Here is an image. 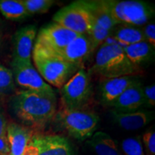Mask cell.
I'll return each instance as SVG.
<instances>
[{
    "mask_svg": "<svg viewBox=\"0 0 155 155\" xmlns=\"http://www.w3.org/2000/svg\"><path fill=\"white\" fill-rule=\"evenodd\" d=\"M9 110L22 125L32 131L43 130L53 121L57 111L55 92L19 90L9 100Z\"/></svg>",
    "mask_w": 155,
    "mask_h": 155,
    "instance_id": "cell-1",
    "label": "cell"
},
{
    "mask_svg": "<svg viewBox=\"0 0 155 155\" xmlns=\"http://www.w3.org/2000/svg\"><path fill=\"white\" fill-rule=\"evenodd\" d=\"M141 73V68L129 61L121 46L117 43L104 42L98 48L94 64L88 73L98 75L104 78H115L139 75Z\"/></svg>",
    "mask_w": 155,
    "mask_h": 155,
    "instance_id": "cell-2",
    "label": "cell"
},
{
    "mask_svg": "<svg viewBox=\"0 0 155 155\" xmlns=\"http://www.w3.org/2000/svg\"><path fill=\"white\" fill-rule=\"evenodd\" d=\"M32 58L39 74L46 82L61 88L78 72L77 65L64 61L50 50L35 42Z\"/></svg>",
    "mask_w": 155,
    "mask_h": 155,
    "instance_id": "cell-3",
    "label": "cell"
},
{
    "mask_svg": "<svg viewBox=\"0 0 155 155\" xmlns=\"http://www.w3.org/2000/svg\"><path fill=\"white\" fill-rule=\"evenodd\" d=\"M53 121L71 137L84 141L95 133L99 116L88 109L69 110L62 107L56 111Z\"/></svg>",
    "mask_w": 155,
    "mask_h": 155,
    "instance_id": "cell-4",
    "label": "cell"
},
{
    "mask_svg": "<svg viewBox=\"0 0 155 155\" xmlns=\"http://www.w3.org/2000/svg\"><path fill=\"white\" fill-rule=\"evenodd\" d=\"M110 15L116 24L143 27L154 17V7L139 0H105Z\"/></svg>",
    "mask_w": 155,
    "mask_h": 155,
    "instance_id": "cell-5",
    "label": "cell"
},
{
    "mask_svg": "<svg viewBox=\"0 0 155 155\" xmlns=\"http://www.w3.org/2000/svg\"><path fill=\"white\" fill-rule=\"evenodd\" d=\"M62 107L69 110L88 109L92 101L94 88L90 74L83 68L60 88Z\"/></svg>",
    "mask_w": 155,
    "mask_h": 155,
    "instance_id": "cell-6",
    "label": "cell"
},
{
    "mask_svg": "<svg viewBox=\"0 0 155 155\" xmlns=\"http://www.w3.org/2000/svg\"><path fill=\"white\" fill-rule=\"evenodd\" d=\"M53 22L79 35H87L92 28L93 19L83 1L63 7L53 17Z\"/></svg>",
    "mask_w": 155,
    "mask_h": 155,
    "instance_id": "cell-7",
    "label": "cell"
},
{
    "mask_svg": "<svg viewBox=\"0 0 155 155\" xmlns=\"http://www.w3.org/2000/svg\"><path fill=\"white\" fill-rule=\"evenodd\" d=\"M15 83L22 90L54 93L53 88L45 81L39 74L32 61H21L12 60L11 63Z\"/></svg>",
    "mask_w": 155,
    "mask_h": 155,
    "instance_id": "cell-8",
    "label": "cell"
},
{
    "mask_svg": "<svg viewBox=\"0 0 155 155\" xmlns=\"http://www.w3.org/2000/svg\"><path fill=\"white\" fill-rule=\"evenodd\" d=\"M25 155H72V150L65 137L35 133Z\"/></svg>",
    "mask_w": 155,
    "mask_h": 155,
    "instance_id": "cell-9",
    "label": "cell"
},
{
    "mask_svg": "<svg viewBox=\"0 0 155 155\" xmlns=\"http://www.w3.org/2000/svg\"><path fill=\"white\" fill-rule=\"evenodd\" d=\"M79 35H81L53 22L39 30L35 42L51 51L57 52L66 47Z\"/></svg>",
    "mask_w": 155,
    "mask_h": 155,
    "instance_id": "cell-10",
    "label": "cell"
},
{
    "mask_svg": "<svg viewBox=\"0 0 155 155\" xmlns=\"http://www.w3.org/2000/svg\"><path fill=\"white\" fill-rule=\"evenodd\" d=\"M141 83L139 75H127L115 78H104L98 87L100 102L108 106L130 87Z\"/></svg>",
    "mask_w": 155,
    "mask_h": 155,
    "instance_id": "cell-11",
    "label": "cell"
},
{
    "mask_svg": "<svg viewBox=\"0 0 155 155\" xmlns=\"http://www.w3.org/2000/svg\"><path fill=\"white\" fill-rule=\"evenodd\" d=\"M94 48L86 35H81L63 49L53 52L64 61L83 68V65L94 53ZM51 51V50H50Z\"/></svg>",
    "mask_w": 155,
    "mask_h": 155,
    "instance_id": "cell-12",
    "label": "cell"
},
{
    "mask_svg": "<svg viewBox=\"0 0 155 155\" xmlns=\"http://www.w3.org/2000/svg\"><path fill=\"white\" fill-rule=\"evenodd\" d=\"M37 28L27 25L17 30L13 36V59L21 61H32V50L35 42Z\"/></svg>",
    "mask_w": 155,
    "mask_h": 155,
    "instance_id": "cell-13",
    "label": "cell"
},
{
    "mask_svg": "<svg viewBox=\"0 0 155 155\" xmlns=\"http://www.w3.org/2000/svg\"><path fill=\"white\" fill-rule=\"evenodd\" d=\"M111 114L114 123L127 131H134L141 129L154 118V111L143 108L125 112L112 110Z\"/></svg>",
    "mask_w": 155,
    "mask_h": 155,
    "instance_id": "cell-14",
    "label": "cell"
},
{
    "mask_svg": "<svg viewBox=\"0 0 155 155\" xmlns=\"http://www.w3.org/2000/svg\"><path fill=\"white\" fill-rule=\"evenodd\" d=\"M34 134V131L22 124L15 122L7 124V139L10 148L9 155H25Z\"/></svg>",
    "mask_w": 155,
    "mask_h": 155,
    "instance_id": "cell-15",
    "label": "cell"
},
{
    "mask_svg": "<svg viewBox=\"0 0 155 155\" xmlns=\"http://www.w3.org/2000/svg\"><path fill=\"white\" fill-rule=\"evenodd\" d=\"M142 83H139L126 90L110 104V107L117 111H133L144 106Z\"/></svg>",
    "mask_w": 155,
    "mask_h": 155,
    "instance_id": "cell-16",
    "label": "cell"
},
{
    "mask_svg": "<svg viewBox=\"0 0 155 155\" xmlns=\"http://www.w3.org/2000/svg\"><path fill=\"white\" fill-rule=\"evenodd\" d=\"M91 15L94 25L112 31L118 24L114 22L106 7L105 0L83 1Z\"/></svg>",
    "mask_w": 155,
    "mask_h": 155,
    "instance_id": "cell-17",
    "label": "cell"
},
{
    "mask_svg": "<svg viewBox=\"0 0 155 155\" xmlns=\"http://www.w3.org/2000/svg\"><path fill=\"white\" fill-rule=\"evenodd\" d=\"M111 37L122 48L145 41L141 28L128 25H116L112 30Z\"/></svg>",
    "mask_w": 155,
    "mask_h": 155,
    "instance_id": "cell-18",
    "label": "cell"
},
{
    "mask_svg": "<svg viewBox=\"0 0 155 155\" xmlns=\"http://www.w3.org/2000/svg\"><path fill=\"white\" fill-rule=\"evenodd\" d=\"M154 48L146 41H141L124 47V51L134 65L140 68L149 63L154 58Z\"/></svg>",
    "mask_w": 155,
    "mask_h": 155,
    "instance_id": "cell-19",
    "label": "cell"
},
{
    "mask_svg": "<svg viewBox=\"0 0 155 155\" xmlns=\"http://www.w3.org/2000/svg\"><path fill=\"white\" fill-rule=\"evenodd\" d=\"M88 144L97 155H122L116 141L109 134L103 131L95 132Z\"/></svg>",
    "mask_w": 155,
    "mask_h": 155,
    "instance_id": "cell-20",
    "label": "cell"
},
{
    "mask_svg": "<svg viewBox=\"0 0 155 155\" xmlns=\"http://www.w3.org/2000/svg\"><path fill=\"white\" fill-rule=\"evenodd\" d=\"M0 12L5 18L13 21L30 16L22 0H0Z\"/></svg>",
    "mask_w": 155,
    "mask_h": 155,
    "instance_id": "cell-21",
    "label": "cell"
},
{
    "mask_svg": "<svg viewBox=\"0 0 155 155\" xmlns=\"http://www.w3.org/2000/svg\"><path fill=\"white\" fill-rule=\"evenodd\" d=\"M122 155H145L140 137H129L121 141Z\"/></svg>",
    "mask_w": 155,
    "mask_h": 155,
    "instance_id": "cell-22",
    "label": "cell"
},
{
    "mask_svg": "<svg viewBox=\"0 0 155 155\" xmlns=\"http://www.w3.org/2000/svg\"><path fill=\"white\" fill-rule=\"evenodd\" d=\"M15 83L11 69L0 65V95L15 93Z\"/></svg>",
    "mask_w": 155,
    "mask_h": 155,
    "instance_id": "cell-23",
    "label": "cell"
},
{
    "mask_svg": "<svg viewBox=\"0 0 155 155\" xmlns=\"http://www.w3.org/2000/svg\"><path fill=\"white\" fill-rule=\"evenodd\" d=\"M29 15L45 14L55 4L53 0H22Z\"/></svg>",
    "mask_w": 155,
    "mask_h": 155,
    "instance_id": "cell-24",
    "label": "cell"
},
{
    "mask_svg": "<svg viewBox=\"0 0 155 155\" xmlns=\"http://www.w3.org/2000/svg\"><path fill=\"white\" fill-rule=\"evenodd\" d=\"M112 31L100 28L96 25H93L92 28L86 35L91 42L94 50L99 48L105 42L106 39L111 37Z\"/></svg>",
    "mask_w": 155,
    "mask_h": 155,
    "instance_id": "cell-25",
    "label": "cell"
},
{
    "mask_svg": "<svg viewBox=\"0 0 155 155\" xmlns=\"http://www.w3.org/2000/svg\"><path fill=\"white\" fill-rule=\"evenodd\" d=\"M143 148L147 155H155V132L151 129L146 131L142 136Z\"/></svg>",
    "mask_w": 155,
    "mask_h": 155,
    "instance_id": "cell-26",
    "label": "cell"
},
{
    "mask_svg": "<svg viewBox=\"0 0 155 155\" xmlns=\"http://www.w3.org/2000/svg\"><path fill=\"white\" fill-rule=\"evenodd\" d=\"M142 32L145 41L155 48V25L154 22L147 23L143 26Z\"/></svg>",
    "mask_w": 155,
    "mask_h": 155,
    "instance_id": "cell-27",
    "label": "cell"
},
{
    "mask_svg": "<svg viewBox=\"0 0 155 155\" xmlns=\"http://www.w3.org/2000/svg\"><path fill=\"white\" fill-rule=\"evenodd\" d=\"M144 106L152 108L155 106V85L152 84L143 88Z\"/></svg>",
    "mask_w": 155,
    "mask_h": 155,
    "instance_id": "cell-28",
    "label": "cell"
},
{
    "mask_svg": "<svg viewBox=\"0 0 155 155\" xmlns=\"http://www.w3.org/2000/svg\"><path fill=\"white\" fill-rule=\"evenodd\" d=\"M7 124L5 111L0 102V137H7Z\"/></svg>",
    "mask_w": 155,
    "mask_h": 155,
    "instance_id": "cell-29",
    "label": "cell"
},
{
    "mask_svg": "<svg viewBox=\"0 0 155 155\" xmlns=\"http://www.w3.org/2000/svg\"><path fill=\"white\" fill-rule=\"evenodd\" d=\"M0 153L9 154L10 148L7 137H0Z\"/></svg>",
    "mask_w": 155,
    "mask_h": 155,
    "instance_id": "cell-30",
    "label": "cell"
},
{
    "mask_svg": "<svg viewBox=\"0 0 155 155\" xmlns=\"http://www.w3.org/2000/svg\"><path fill=\"white\" fill-rule=\"evenodd\" d=\"M2 42V32L1 28H0V46H1Z\"/></svg>",
    "mask_w": 155,
    "mask_h": 155,
    "instance_id": "cell-31",
    "label": "cell"
},
{
    "mask_svg": "<svg viewBox=\"0 0 155 155\" xmlns=\"http://www.w3.org/2000/svg\"><path fill=\"white\" fill-rule=\"evenodd\" d=\"M0 155H9V154H3V153H0Z\"/></svg>",
    "mask_w": 155,
    "mask_h": 155,
    "instance_id": "cell-32",
    "label": "cell"
}]
</instances>
